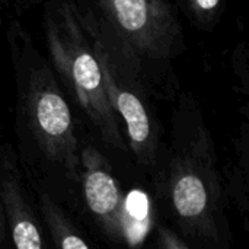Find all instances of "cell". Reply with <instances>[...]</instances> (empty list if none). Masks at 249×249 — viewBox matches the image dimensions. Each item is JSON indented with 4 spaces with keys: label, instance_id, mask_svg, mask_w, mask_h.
<instances>
[{
    "label": "cell",
    "instance_id": "obj_10",
    "mask_svg": "<svg viewBox=\"0 0 249 249\" xmlns=\"http://www.w3.org/2000/svg\"><path fill=\"white\" fill-rule=\"evenodd\" d=\"M187 4L200 23H210L217 16L222 0H187Z\"/></svg>",
    "mask_w": 249,
    "mask_h": 249
},
{
    "label": "cell",
    "instance_id": "obj_2",
    "mask_svg": "<svg viewBox=\"0 0 249 249\" xmlns=\"http://www.w3.org/2000/svg\"><path fill=\"white\" fill-rule=\"evenodd\" d=\"M6 38L15 71L19 118L44 159L76 181L80 149L71 111L58 80L18 20L10 22Z\"/></svg>",
    "mask_w": 249,
    "mask_h": 249
},
{
    "label": "cell",
    "instance_id": "obj_8",
    "mask_svg": "<svg viewBox=\"0 0 249 249\" xmlns=\"http://www.w3.org/2000/svg\"><path fill=\"white\" fill-rule=\"evenodd\" d=\"M41 213L42 219L51 233L55 247L61 249L89 248V242L74 228L71 220L66 216L60 206L47 193L41 194Z\"/></svg>",
    "mask_w": 249,
    "mask_h": 249
},
{
    "label": "cell",
    "instance_id": "obj_1",
    "mask_svg": "<svg viewBox=\"0 0 249 249\" xmlns=\"http://www.w3.org/2000/svg\"><path fill=\"white\" fill-rule=\"evenodd\" d=\"M171 131L159 193L185 236L198 244H217L228 229L223 185L214 140L193 96H181Z\"/></svg>",
    "mask_w": 249,
    "mask_h": 249
},
{
    "label": "cell",
    "instance_id": "obj_12",
    "mask_svg": "<svg viewBox=\"0 0 249 249\" xmlns=\"http://www.w3.org/2000/svg\"><path fill=\"white\" fill-rule=\"evenodd\" d=\"M4 238V219H3V213H1V203H0V244L3 242Z\"/></svg>",
    "mask_w": 249,
    "mask_h": 249
},
{
    "label": "cell",
    "instance_id": "obj_11",
    "mask_svg": "<svg viewBox=\"0 0 249 249\" xmlns=\"http://www.w3.org/2000/svg\"><path fill=\"white\" fill-rule=\"evenodd\" d=\"M156 244L158 247L162 249H188L190 245L179 238L175 232H172L171 229L160 226L158 229V235H156Z\"/></svg>",
    "mask_w": 249,
    "mask_h": 249
},
{
    "label": "cell",
    "instance_id": "obj_7",
    "mask_svg": "<svg viewBox=\"0 0 249 249\" xmlns=\"http://www.w3.org/2000/svg\"><path fill=\"white\" fill-rule=\"evenodd\" d=\"M0 203L3 204L13 245L19 249L44 248L36 217L26 201L18 174L4 160L0 177Z\"/></svg>",
    "mask_w": 249,
    "mask_h": 249
},
{
    "label": "cell",
    "instance_id": "obj_3",
    "mask_svg": "<svg viewBox=\"0 0 249 249\" xmlns=\"http://www.w3.org/2000/svg\"><path fill=\"white\" fill-rule=\"evenodd\" d=\"M42 28L51 63L66 88L102 140L114 149L127 150L121 121L104 90L82 6L77 0H45Z\"/></svg>",
    "mask_w": 249,
    "mask_h": 249
},
{
    "label": "cell",
    "instance_id": "obj_4",
    "mask_svg": "<svg viewBox=\"0 0 249 249\" xmlns=\"http://www.w3.org/2000/svg\"><path fill=\"white\" fill-rule=\"evenodd\" d=\"M98 18L147 85L171 74V63L184 50L182 26L168 0H93Z\"/></svg>",
    "mask_w": 249,
    "mask_h": 249
},
{
    "label": "cell",
    "instance_id": "obj_5",
    "mask_svg": "<svg viewBox=\"0 0 249 249\" xmlns=\"http://www.w3.org/2000/svg\"><path fill=\"white\" fill-rule=\"evenodd\" d=\"M82 9L101 69L105 95L125 127L133 156L142 166L153 168L158 159L159 133L147 98L149 85L140 69L104 28L95 10L88 6Z\"/></svg>",
    "mask_w": 249,
    "mask_h": 249
},
{
    "label": "cell",
    "instance_id": "obj_9",
    "mask_svg": "<svg viewBox=\"0 0 249 249\" xmlns=\"http://www.w3.org/2000/svg\"><path fill=\"white\" fill-rule=\"evenodd\" d=\"M149 200L146 194L140 191H133L124 197L123 209V241L130 247H137L144 239L149 231Z\"/></svg>",
    "mask_w": 249,
    "mask_h": 249
},
{
    "label": "cell",
    "instance_id": "obj_6",
    "mask_svg": "<svg viewBox=\"0 0 249 249\" xmlns=\"http://www.w3.org/2000/svg\"><path fill=\"white\" fill-rule=\"evenodd\" d=\"M82 190L90 213L104 232L114 241H123V209L124 196L112 175L111 166L93 146L80 150Z\"/></svg>",
    "mask_w": 249,
    "mask_h": 249
}]
</instances>
